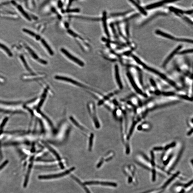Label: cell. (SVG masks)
<instances>
[{
  "label": "cell",
  "instance_id": "30bf717a",
  "mask_svg": "<svg viewBox=\"0 0 193 193\" xmlns=\"http://www.w3.org/2000/svg\"><path fill=\"white\" fill-rule=\"evenodd\" d=\"M102 22L103 26L104 27V29L105 32V33L108 37L110 36L108 30V27L107 23V17H106V12H103V18H102Z\"/></svg>",
  "mask_w": 193,
  "mask_h": 193
},
{
  "label": "cell",
  "instance_id": "8992f818",
  "mask_svg": "<svg viewBox=\"0 0 193 193\" xmlns=\"http://www.w3.org/2000/svg\"><path fill=\"white\" fill-rule=\"evenodd\" d=\"M182 48V46H179L171 53L170 55L166 59L164 63H163V66L164 67H165L169 63V62L171 60L173 57L175 56V54H176L178 52V51H179Z\"/></svg>",
  "mask_w": 193,
  "mask_h": 193
},
{
  "label": "cell",
  "instance_id": "d6986e66",
  "mask_svg": "<svg viewBox=\"0 0 193 193\" xmlns=\"http://www.w3.org/2000/svg\"><path fill=\"white\" fill-rule=\"evenodd\" d=\"M175 41L185 42H188L190 43H192L193 41L192 40H190L189 39H185V38H176Z\"/></svg>",
  "mask_w": 193,
  "mask_h": 193
},
{
  "label": "cell",
  "instance_id": "7a4b0ae2",
  "mask_svg": "<svg viewBox=\"0 0 193 193\" xmlns=\"http://www.w3.org/2000/svg\"><path fill=\"white\" fill-rule=\"evenodd\" d=\"M75 168L73 167L71 168L70 169L64 172L59 173V174H57L50 175L41 176L39 177V178L41 179H56V178L63 177L64 176H66L70 174V172L75 170Z\"/></svg>",
  "mask_w": 193,
  "mask_h": 193
},
{
  "label": "cell",
  "instance_id": "603a6c76",
  "mask_svg": "<svg viewBox=\"0 0 193 193\" xmlns=\"http://www.w3.org/2000/svg\"><path fill=\"white\" fill-rule=\"evenodd\" d=\"M184 13H186L187 14H192V13L193 11H192V10L187 11L186 12H184Z\"/></svg>",
  "mask_w": 193,
  "mask_h": 193
},
{
  "label": "cell",
  "instance_id": "7c38bea8",
  "mask_svg": "<svg viewBox=\"0 0 193 193\" xmlns=\"http://www.w3.org/2000/svg\"><path fill=\"white\" fill-rule=\"evenodd\" d=\"M156 33L158 35L161 36L163 37H164L165 38H166L168 39H171V40H175L176 39L174 37L172 36L169 35V34L164 33L160 30H157L156 31Z\"/></svg>",
  "mask_w": 193,
  "mask_h": 193
},
{
  "label": "cell",
  "instance_id": "5b68a950",
  "mask_svg": "<svg viewBox=\"0 0 193 193\" xmlns=\"http://www.w3.org/2000/svg\"><path fill=\"white\" fill-rule=\"evenodd\" d=\"M86 185H102L103 186H109L112 187H116L117 186V184L115 183L108 182H101L97 181H91L86 182L84 184Z\"/></svg>",
  "mask_w": 193,
  "mask_h": 193
},
{
  "label": "cell",
  "instance_id": "277c9868",
  "mask_svg": "<svg viewBox=\"0 0 193 193\" xmlns=\"http://www.w3.org/2000/svg\"><path fill=\"white\" fill-rule=\"evenodd\" d=\"M12 3L13 5L16 7L17 10L19 11L22 16H23L28 21H31L32 20L31 17L29 15V14L24 10V9L23 8L21 5L17 4L16 2L14 1H12Z\"/></svg>",
  "mask_w": 193,
  "mask_h": 193
},
{
  "label": "cell",
  "instance_id": "8fae6325",
  "mask_svg": "<svg viewBox=\"0 0 193 193\" xmlns=\"http://www.w3.org/2000/svg\"><path fill=\"white\" fill-rule=\"evenodd\" d=\"M165 3H167L166 1H161L158 2V3L149 5L146 7V8L147 9H152L162 6Z\"/></svg>",
  "mask_w": 193,
  "mask_h": 193
},
{
  "label": "cell",
  "instance_id": "6da1fadb",
  "mask_svg": "<svg viewBox=\"0 0 193 193\" xmlns=\"http://www.w3.org/2000/svg\"><path fill=\"white\" fill-rule=\"evenodd\" d=\"M20 45L22 48L25 49V50L26 51L27 53L31 57V58H33L34 60L37 61L42 64H44V65L47 64V61L39 58V57L37 55L35 52L30 47L27 45L26 43L23 42H21L20 43Z\"/></svg>",
  "mask_w": 193,
  "mask_h": 193
},
{
  "label": "cell",
  "instance_id": "4fadbf2b",
  "mask_svg": "<svg viewBox=\"0 0 193 193\" xmlns=\"http://www.w3.org/2000/svg\"><path fill=\"white\" fill-rule=\"evenodd\" d=\"M41 41L42 44V45L44 46V47L46 48L47 50L48 51L49 54L51 56H53L54 54L52 50L51 47L49 46L45 40L43 39H41Z\"/></svg>",
  "mask_w": 193,
  "mask_h": 193
},
{
  "label": "cell",
  "instance_id": "e0dca14e",
  "mask_svg": "<svg viewBox=\"0 0 193 193\" xmlns=\"http://www.w3.org/2000/svg\"><path fill=\"white\" fill-rule=\"evenodd\" d=\"M169 9L171 11L174 12L175 13L183 14V13H184V11L178 9L177 8H174V7H170L169 8Z\"/></svg>",
  "mask_w": 193,
  "mask_h": 193
},
{
  "label": "cell",
  "instance_id": "3957f363",
  "mask_svg": "<svg viewBox=\"0 0 193 193\" xmlns=\"http://www.w3.org/2000/svg\"><path fill=\"white\" fill-rule=\"evenodd\" d=\"M61 51L64 55L67 57V58L70 59L71 61L74 62L78 64V65L81 67H83L84 65H85L83 62L82 61H81L80 59L76 58V57L72 55V54L69 53V52L67 51L65 49L61 48Z\"/></svg>",
  "mask_w": 193,
  "mask_h": 193
},
{
  "label": "cell",
  "instance_id": "52a82bcc",
  "mask_svg": "<svg viewBox=\"0 0 193 193\" xmlns=\"http://www.w3.org/2000/svg\"><path fill=\"white\" fill-rule=\"evenodd\" d=\"M19 50V49H18ZM19 58L20 60L22 62V64L24 67L26 69L27 71H28L29 72H32V70L31 68H30L29 66L27 63V62L26 60L25 57L23 54L20 52V50H19V52H18Z\"/></svg>",
  "mask_w": 193,
  "mask_h": 193
},
{
  "label": "cell",
  "instance_id": "5bb4252c",
  "mask_svg": "<svg viewBox=\"0 0 193 193\" xmlns=\"http://www.w3.org/2000/svg\"><path fill=\"white\" fill-rule=\"evenodd\" d=\"M0 49L4 51L9 57L13 56V54L11 50H10L8 47L4 45V44L0 42Z\"/></svg>",
  "mask_w": 193,
  "mask_h": 193
},
{
  "label": "cell",
  "instance_id": "9a60e30c",
  "mask_svg": "<svg viewBox=\"0 0 193 193\" xmlns=\"http://www.w3.org/2000/svg\"><path fill=\"white\" fill-rule=\"evenodd\" d=\"M115 73L116 80L118 85L121 87V83L119 75V69L117 65L115 66Z\"/></svg>",
  "mask_w": 193,
  "mask_h": 193
},
{
  "label": "cell",
  "instance_id": "7402d4cb",
  "mask_svg": "<svg viewBox=\"0 0 193 193\" xmlns=\"http://www.w3.org/2000/svg\"><path fill=\"white\" fill-rule=\"evenodd\" d=\"M80 11V10L78 9H71L70 10H68V12H78Z\"/></svg>",
  "mask_w": 193,
  "mask_h": 193
},
{
  "label": "cell",
  "instance_id": "2e32d148",
  "mask_svg": "<svg viewBox=\"0 0 193 193\" xmlns=\"http://www.w3.org/2000/svg\"><path fill=\"white\" fill-rule=\"evenodd\" d=\"M130 2L134 5L136 7L138 10L140 11L141 13H142L144 15L146 16L147 14V12H146L144 9L142 8L139 4L137 3H136L135 2L133 1H130Z\"/></svg>",
  "mask_w": 193,
  "mask_h": 193
},
{
  "label": "cell",
  "instance_id": "9c48e42d",
  "mask_svg": "<svg viewBox=\"0 0 193 193\" xmlns=\"http://www.w3.org/2000/svg\"><path fill=\"white\" fill-rule=\"evenodd\" d=\"M0 16L2 17H5V18L12 19H16L18 17V16H17L15 14L13 13V12L7 11L0 12Z\"/></svg>",
  "mask_w": 193,
  "mask_h": 193
},
{
  "label": "cell",
  "instance_id": "ffe728a7",
  "mask_svg": "<svg viewBox=\"0 0 193 193\" xmlns=\"http://www.w3.org/2000/svg\"><path fill=\"white\" fill-rule=\"evenodd\" d=\"M193 50L192 49H187V50L183 51L180 53V54H185L189 53H192Z\"/></svg>",
  "mask_w": 193,
  "mask_h": 193
},
{
  "label": "cell",
  "instance_id": "44dd1931",
  "mask_svg": "<svg viewBox=\"0 0 193 193\" xmlns=\"http://www.w3.org/2000/svg\"><path fill=\"white\" fill-rule=\"evenodd\" d=\"M93 138V135H92L91 136L90 140V142H89V149H90V150H91L92 147Z\"/></svg>",
  "mask_w": 193,
  "mask_h": 193
},
{
  "label": "cell",
  "instance_id": "ac0fdd59",
  "mask_svg": "<svg viewBox=\"0 0 193 193\" xmlns=\"http://www.w3.org/2000/svg\"><path fill=\"white\" fill-rule=\"evenodd\" d=\"M48 147L49 150L51 151V152L53 153V154L56 156L57 159L58 161H60L61 160L60 157L59 156V155L56 152V151L51 147L48 146Z\"/></svg>",
  "mask_w": 193,
  "mask_h": 193
},
{
  "label": "cell",
  "instance_id": "ba28073f",
  "mask_svg": "<svg viewBox=\"0 0 193 193\" xmlns=\"http://www.w3.org/2000/svg\"><path fill=\"white\" fill-rule=\"evenodd\" d=\"M55 78L57 79V80L67 82H70L74 84V85L79 86H78L82 87V85L81 84L70 78L60 76H56Z\"/></svg>",
  "mask_w": 193,
  "mask_h": 193
}]
</instances>
